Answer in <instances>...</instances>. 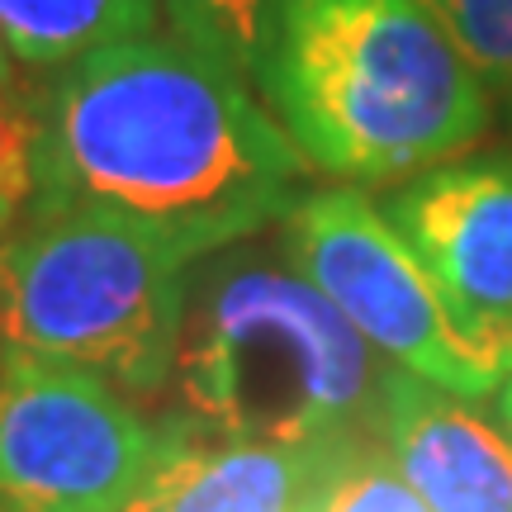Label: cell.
<instances>
[{"instance_id": "cell-16", "label": "cell", "mask_w": 512, "mask_h": 512, "mask_svg": "<svg viewBox=\"0 0 512 512\" xmlns=\"http://www.w3.org/2000/svg\"><path fill=\"white\" fill-rule=\"evenodd\" d=\"M503 418H508V427H512V370H508V380H503Z\"/></svg>"}, {"instance_id": "cell-12", "label": "cell", "mask_w": 512, "mask_h": 512, "mask_svg": "<svg viewBox=\"0 0 512 512\" xmlns=\"http://www.w3.org/2000/svg\"><path fill=\"white\" fill-rule=\"evenodd\" d=\"M313 512H432V508L403 479L394 456L370 437V441H356L347 456L332 465Z\"/></svg>"}, {"instance_id": "cell-10", "label": "cell", "mask_w": 512, "mask_h": 512, "mask_svg": "<svg viewBox=\"0 0 512 512\" xmlns=\"http://www.w3.org/2000/svg\"><path fill=\"white\" fill-rule=\"evenodd\" d=\"M157 5L162 0H0V43L34 72H62L119 38L152 34Z\"/></svg>"}, {"instance_id": "cell-15", "label": "cell", "mask_w": 512, "mask_h": 512, "mask_svg": "<svg viewBox=\"0 0 512 512\" xmlns=\"http://www.w3.org/2000/svg\"><path fill=\"white\" fill-rule=\"evenodd\" d=\"M10 219H15V204H10L5 195H0V238L10 233Z\"/></svg>"}, {"instance_id": "cell-6", "label": "cell", "mask_w": 512, "mask_h": 512, "mask_svg": "<svg viewBox=\"0 0 512 512\" xmlns=\"http://www.w3.org/2000/svg\"><path fill=\"white\" fill-rule=\"evenodd\" d=\"M166 427L95 375L0 361V512H128Z\"/></svg>"}, {"instance_id": "cell-3", "label": "cell", "mask_w": 512, "mask_h": 512, "mask_svg": "<svg viewBox=\"0 0 512 512\" xmlns=\"http://www.w3.org/2000/svg\"><path fill=\"white\" fill-rule=\"evenodd\" d=\"M261 95L337 181H394L451 162L494 95L422 0H275Z\"/></svg>"}, {"instance_id": "cell-5", "label": "cell", "mask_w": 512, "mask_h": 512, "mask_svg": "<svg viewBox=\"0 0 512 512\" xmlns=\"http://www.w3.org/2000/svg\"><path fill=\"white\" fill-rule=\"evenodd\" d=\"M280 247L366 337L384 366L465 399L503 389L512 366L451 313L380 200L351 185L309 190L285 214Z\"/></svg>"}, {"instance_id": "cell-13", "label": "cell", "mask_w": 512, "mask_h": 512, "mask_svg": "<svg viewBox=\"0 0 512 512\" xmlns=\"http://www.w3.org/2000/svg\"><path fill=\"white\" fill-rule=\"evenodd\" d=\"M489 95L512 100V0H422Z\"/></svg>"}, {"instance_id": "cell-8", "label": "cell", "mask_w": 512, "mask_h": 512, "mask_svg": "<svg viewBox=\"0 0 512 512\" xmlns=\"http://www.w3.org/2000/svg\"><path fill=\"white\" fill-rule=\"evenodd\" d=\"M375 441L432 512H512V427L475 399L389 370Z\"/></svg>"}, {"instance_id": "cell-1", "label": "cell", "mask_w": 512, "mask_h": 512, "mask_svg": "<svg viewBox=\"0 0 512 512\" xmlns=\"http://www.w3.org/2000/svg\"><path fill=\"white\" fill-rule=\"evenodd\" d=\"M247 81L176 34L119 38L38 100V209L143 223L190 261L256 238L299 204L304 152Z\"/></svg>"}, {"instance_id": "cell-9", "label": "cell", "mask_w": 512, "mask_h": 512, "mask_svg": "<svg viewBox=\"0 0 512 512\" xmlns=\"http://www.w3.org/2000/svg\"><path fill=\"white\" fill-rule=\"evenodd\" d=\"M166 451L128 512H313L351 446H261L185 432L162 418Z\"/></svg>"}, {"instance_id": "cell-2", "label": "cell", "mask_w": 512, "mask_h": 512, "mask_svg": "<svg viewBox=\"0 0 512 512\" xmlns=\"http://www.w3.org/2000/svg\"><path fill=\"white\" fill-rule=\"evenodd\" d=\"M389 370L285 247L228 242L185 280L171 422L261 446H356L380 427Z\"/></svg>"}, {"instance_id": "cell-11", "label": "cell", "mask_w": 512, "mask_h": 512, "mask_svg": "<svg viewBox=\"0 0 512 512\" xmlns=\"http://www.w3.org/2000/svg\"><path fill=\"white\" fill-rule=\"evenodd\" d=\"M171 34L261 91L275 0H162Z\"/></svg>"}, {"instance_id": "cell-4", "label": "cell", "mask_w": 512, "mask_h": 512, "mask_svg": "<svg viewBox=\"0 0 512 512\" xmlns=\"http://www.w3.org/2000/svg\"><path fill=\"white\" fill-rule=\"evenodd\" d=\"M190 256L143 223L48 204L0 238V361L95 375L124 399L171 380Z\"/></svg>"}, {"instance_id": "cell-14", "label": "cell", "mask_w": 512, "mask_h": 512, "mask_svg": "<svg viewBox=\"0 0 512 512\" xmlns=\"http://www.w3.org/2000/svg\"><path fill=\"white\" fill-rule=\"evenodd\" d=\"M38 143V100H24L10 91V81H0V195L15 209L38 200Z\"/></svg>"}, {"instance_id": "cell-7", "label": "cell", "mask_w": 512, "mask_h": 512, "mask_svg": "<svg viewBox=\"0 0 512 512\" xmlns=\"http://www.w3.org/2000/svg\"><path fill=\"white\" fill-rule=\"evenodd\" d=\"M465 328L512 366V157H451L380 200Z\"/></svg>"}, {"instance_id": "cell-17", "label": "cell", "mask_w": 512, "mask_h": 512, "mask_svg": "<svg viewBox=\"0 0 512 512\" xmlns=\"http://www.w3.org/2000/svg\"><path fill=\"white\" fill-rule=\"evenodd\" d=\"M0 81H10V53H5V43H0Z\"/></svg>"}]
</instances>
